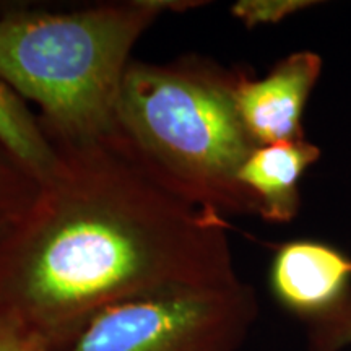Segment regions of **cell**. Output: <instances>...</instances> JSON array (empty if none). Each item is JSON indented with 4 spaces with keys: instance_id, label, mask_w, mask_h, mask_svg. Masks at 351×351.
<instances>
[{
    "instance_id": "obj_1",
    "label": "cell",
    "mask_w": 351,
    "mask_h": 351,
    "mask_svg": "<svg viewBox=\"0 0 351 351\" xmlns=\"http://www.w3.org/2000/svg\"><path fill=\"white\" fill-rule=\"evenodd\" d=\"M52 145L54 171L0 241V306L47 350L122 302L241 278L225 217L161 186L119 137Z\"/></svg>"
},
{
    "instance_id": "obj_2",
    "label": "cell",
    "mask_w": 351,
    "mask_h": 351,
    "mask_svg": "<svg viewBox=\"0 0 351 351\" xmlns=\"http://www.w3.org/2000/svg\"><path fill=\"white\" fill-rule=\"evenodd\" d=\"M239 75L199 57L130 62L117 111L125 152L179 199L219 217L257 215L238 181L257 148L236 106Z\"/></svg>"
},
{
    "instance_id": "obj_3",
    "label": "cell",
    "mask_w": 351,
    "mask_h": 351,
    "mask_svg": "<svg viewBox=\"0 0 351 351\" xmlns=\"http://www.w3.org/2000/svg\"><path fill=\"white\" fill-rule=\"evenodd\" d=\"M205 2L135 0L69 13L13 10L0 19V78L41 109L54 143L119 134L117 111L130 52L163 12Z\"/></svg>"
},
{
    "instance_id": "obj_4",
    "label": "cell",
    "mask_w": 351,
    "mask_h": 351,
    "mask_svg": "<svg viewBox=\"0 0 351 351\" xmlns=\"http://www.w3.org/2000/svg\"><path fill=\"white\" fill-rule=\"evenodd\" d=\"M257 314L241 278L169 289L104 311L60 351H239Z\"/></svg>"
},
{
    "instance_id": "obj_5",
    "label": "cell",
    "mask_w": 351,
    "mask_h": 351,
    "mask_svg": "<svg viewBox=\"0 0 351 351\" xmlns=\"http://www.w3.org/2000/svg\"><path fill=\"white\" fill-rule=\"evenodd\" d=\"M322 67L317 52L296 51L280 59L262 78H252L241 70L236 106L257 147L306 138L302 116Z\"/></svg>"
},
{
    "instance_id": "obj_6",
    "label": "cell",
    "mask_w": 351,
    "mask_h": 351,
    "mask_svg": "<svg viewBox=\"0 0 351 351\" xmlns=\"http://www.w3.org/2000/svg\"><path fill=\"white\" fill-rule=\"evenodd\" d=\"M269 285L276 302L307 327L351 298V256L326 241L291 239L275 251Z\"/></svg>"
},
{
    "instance_id": "obj_7",
    "label": "cell",
    "mask_w": 351,
    "mask_h": 351,
    "mask_svg": "<svg viewBox=\"0 0 351 351\" xmlns=\"http://www.w3.org/2000/svg\"><path fill=\"white\" fill-rule=\"evenodd\" d=\"M320 148L307 138L254 148L238 173V181L269 223H289L301 207V179L319 161Z\"/></svg>"
},
{
    "instance_id": "obj_8",
    "label": "cell",
    "mask_w": 351,
    "mask_h": 351,
    "mask_svg": "<svg viewBox=\"0 0 351 351\" xmlns=\"http://www.w3.org/2000/svg\"><path fill=\"white\" fill-rule=\"evenodd\" d=\"M0 147L39 184L49 179L57 165V150L41 122L29 112L25 101L0 78Z\"/></svg>"
},
{
    "instance_id": "obj_9",
    "label": "cell",
    "mask_w": 351,
    "mask_h": 351,
    "mask_svg": "<svg viewBox=\"0 0 351 351\" xmlns=\"http://www.w3.org/2000/svg\"><path fill=\"white\" fill-rule=\"evenodd\" d=\"M39 184L0 147V223L16 221L33 205Z\"/></svg>"
},
{
    "instance_id": "obj_10",
    "label": "cell",
    "mask_w": 351,
    "mask_h": 351,
    "mask_svg": "<svg viewBox=\"0 0 351 351\" xmlns=\"http://www.w3.org/2000/svg\"><path fill=\"white\" fill-rule=\"evenodd\" d=\"M319 5L313 0H239L231 7V13L247 28L275 25L307 8Z\"/></svg>"
},
{
    "instance_id": "obj_11",
    "label": "cell",
    "mask_w": 351,
    "mask_h": 351,
    "mask_svg": "<svg viewBox=\"0 0 351 351\" xmlns=\"http://www.w3.org/2000/svg\"><path fill=\"white\" fill-rule=\"evenodd\" d=\"M309 351H341L351 345V298L340 309L307 326Z\"/></svg>"
},
{
    "instance_id": "obj_12",
    "label": "cell",
    "mask_w": 351,
    "mask_h": 351,
    "mask_svg": "<svg viewBox=\"0 0 351 351\" xmlns=\"http://www.w3.org/2000/svg\"><path fill=\"white\" fill-rule=\"evenodd\" d=\"M0 351H49L10 311L0 306Z\"/></svg>"
},
{
    "instance_id": "obj_13",
    "label": "cell",
    "mask_w": 351,
    "mask_h": 351,
    "mask_svg": "<svg viewBox=\"0 0 351 351\" xmlns=\"http://www.w3.org/2000/svg\"><path fill=\"white\" fill-rule=\"evenodd\" d=\"M12 223H0V241H2L3 234H5V231L8 230V226H10Z\"/></svg>"
}]
</instances>
